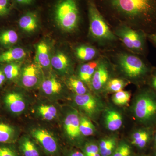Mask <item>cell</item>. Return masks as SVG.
I'll use <instances>...</instances> for the list:
<instances>
[{
  "label": "cell",
  "mask_w": 156,
  "mask_h": 156,
  "mask_svg": "<svg viewBox=\"0 0 156 156\" xmlns=\"http://www.w3.org/2000/svg\"><path fill=\"white\" fill-rule=\"evenodd\" d=\"M13 3H15L17 5H29L32 4L34 0H12Z\"/></svg>",
  "instance_id": "38"
},
{
  "label": "cell",
  "mask_w": 156,
  "mask_h": 156,
  "mask_svg": "<svg viewBox=\"0 0 156 156\" xmlns=\"http://www.w3.org/2000/svg\"><path fill=\"white\" fill-rule=\"evenodd\" d=\"M126 85V82L122 79L114 78L110 79L107 84L105 89L109 92L115 93L122 90Z\"/></svg>",
  "instance_id": "34"
},
{
  "label": "cell",
  "mask_w": 156,
  "mask_h": 156,
  "mask_svg": "<svg viewBox=\"0 0 156 156\" xmlns=\"http://www.w3.org/2000/svg\"><path fill=\"white\" fill-rule=\"evenodd\" d=\"M1 105L10 115L18 116L25 110L27 102L22 93L15 89H8L2 95Z\"/></svg>",
  "instance_id": "9"
},
{
  "label": "cell",
  "mask_w": 156,
  "mask_h": 156,
  "mask_svg": "<svg viewBox=\"0 0 156 156\" xmlns=\"http://www.w3.org/2000/svg\"><path fill=\"white\" fill-rule=\"evenodd\" d=\"M132 112L141 126L156 128V92L152 88L143 89L136 95Z\"/></svg>",
  "instance_id": "2"
},
{
  "label": "cell",
  "mask_w": 156,
  "mask_h": 156,
  "mask_svg": "<svg viewBox=\"0 0 156 156\" xmlns=\"http://www.w3.org/2000/svg\"><path fill=\"white\" fill-rule=\"evenodd\" d=\"M36 113L40 118L46 121H52L57 118L58 110L55 105L43 104L37 107Z\"/></svg>",
  "instance_id": "26"
},
{
  "label": "cell",
  "mask_w": 156,
  "mask_h": 156,
  "mask_svg": "<svg viewBox=\"0 0 156 156\" xmlns=\"http://www.w3.org/2000/svg\"><path fill=\"white\" fill-rule=\"evenodd\" d=\"M23 48L15 46L8 49H0V65L13 62H20L26 57Z\"/></svg>",
  "instance_id": "16"
},
{
  "label": "cell",
  "mask_w": 156,
  "mask_h": 156,
  "mask_svg": "<svg viewBox=\"0 0 156 156\" xmlns=\"http://www.w3.org/2000/svg\"><path fill=\"white\" fill-rule=\"evenodd\" d=\"M86 156H101L98 142L86 140L80 149Z\"/></svg>",
  "instance_id": "30"
},
{
  "label": "cell",
  "mask_w": 156,
  "mask_h": 156,
  "mask_svg": "<svg viewBox=\"0 0 156 156\" xmlns=\"http://www.w3.org/2000/svg\"><path fill=\"white\" fill-rule=\"evenodd\" d=\"M19 35L14 29L9 27L0 28V49H6L17 46Z\"/></svg>",
  "instance_id": "20"
},
{
  "label": "cell",
  "mask_w": 156,
  "mask_h": 156,
  "mask_svg": "<svg viewBox=\"0 0 156 156\" xmlns=\"http://www.w3.org/2000/svg\"><path fill=\"white\" fill-rule=\"evenodd\" d=\"M119 140L115 136H109L101 139L98 142L101 156H111L115 151Z\"/></svg>",
  "instance_id": "25"
},
{
  "label": "cell",
  "mask_w": 156,
  "mask_h": 156,
  "mask_svg": "<svg viewBox=\"0 0 156 156\" xmlns=\"http://www.w3.org/2000/svg\"><path fill=\"white\" fill-rule=\"evenodd\" d=\"M17 23L20 29L27 33L34 32L39 25L37 16L34 12H28L23 15Z\"/></svg>",
  "instance_id": "22"
},
{
  "label": "cell",
  "mask_w": 156,
  "mask_h": 156,
  "mask_svg": "<svg viewBox=\"0 0 156 156\" xmlns=\"http://www.w3.org/2000/svg\"><path fill=\"white\" fill-rule=\"evenodd\" d=\"M30 133L45 155L62 156V149L59 141L50 131L45 128H35Z\"/></svg>",
  "instance_id": "8"
},
{
  "label": "cell",
  "mask_w": 156,
  "mask_h": 156,
  "mask_svg": "<svg viewBox=\"0 0 156 156\" xmlns=\"http://www.w3.org/2000/svg\"><path fill=\"white\" fill-rule=\"evenodd\" d=\"M44 78L41 68L37 63H31L22 68L17 82L26 89H34L40 86Z\"/></svg>",
  "instance_id": "11"
},
{
  "label": "cell",
  "mask_w": 156,
  "mask_h": 156,
  "mask_svg": "<svg viewBox=\"0 0 156 156\" xmlns=\"http://www.w3.org/2000/svg\"><path fill=\"white\" fill-rule=\"evenodd\" d=\"M115 35L129 50L139 54L145 53L147 34L143 31L123 25L117 29Z\"/></svg>",
  "instance_id": "7"
},
{
  "label": "cell",
  "mask_w": 156,
  "mask_h": 156,
  "mask_svg": "<svg viewBox=\"0 0 156 156\" xmlns=\"http://www.w3.org/2000/svg\"><path fill=\"white\" fill-rule=\"evenodd\" d=\"M50 49L46 42L41 41L36 46L35 61L41 68L48 69L51 66Z\"/></svg>",
  "instance_id": "19"
},
{
  "label": "cell",
  "mask_w": 156,
  "mask_h": 156,
  "mask_svg": "<svg viewBox=\"0 0 156 156\" xmlns=\"http://www.w3.org/2000/svg\"><path fill=\"white\" fill-rule=\"evenodd\" d=\"M80 115L75 109L68 111L63 121L66 140L70 145L81 149L86 141L80 131Z\"/></svg>",
  "instance_id": "6"
},
{
  "label": "cell",
  "mask_w": 156,
  "mask_h": 156,
  "mask_svg": "<svg viewBox=\"0 0 156 156\" xmlns=\"http://www.w3.org/2000/svg\"><path fill=\"white\" fill-rule=\"evenodd\" d=\"M147 37L156 46V32L151 34H148Z\"/></svg>",
  "instance_id": "40"
},
{
  "label": "cell",
  "mask_w": 156,
  "mask_h": 156,
  "mask_svg": "<svg viewBox=\"0 0 156 156\" xmlns=\"http://www.w3.org/2000/svg\"><path fill=\"white\" fill-rule=\"evenodd\" d=\"M0 156H21L16 144L0 143Z\"/></svg>",
  "instance_id": "35"
},
{
  "label": "cell",
  "mask_w": 156,
  "mask_h": 156,
  "mask_svg": "<svg viewBox=\"0 0 156 156\" xmlns=\"http://www.w3.org/2000/svg\"><path fill=\"white\" fill-rule=\"evenodd\" d=\"M62 156H86L80 149L76 148L62 149Z\"/></svg>",
  "instance_id": "36"
},
{
  "label": "cell",
  "mask_w": 156,
  "mask_h": 156,
  "mask_svg": "<svg viewBox=\"0 0 156 156\" xmlns=\"http://www.w3.org/2000/svg\"><path fill=\"white\" fill-rule=\"evenodd\" d=\"M152 144L153 149V148H154L156 147V130H155L154 133L153 139V141H152Z\"/></svg>",
  "instance_id": "41"
},
{
  "label": "cell",
  "mask_w": 156,
  "mask_h": 156,
  "mask_svg": "<svg viewBox=\"0 0 156 156\" xmlns=\"http://www.w3.org/2000/svg\"><path fill=\"white\" fill-rule=\"evenodd\" d=\"M80 131L84 137L92 136L96 132V128L90 118L86 115H80Z\"/></svg>",
  "instance_id": "29"
},
{
  "label": "cell",
  "mask_w": 156,
  "mask_h": 156,
  "mask_svg": "<svg viewBox=\"0 0 156 156\" xmlns=\"http://www.w3.org/2000/svg\"><path fill=\"white\" fill-rule=\"evenodd\" d=\"M16 145L21 156H43L44 154L38 144L29 135L20 137Z\"/></svg>",
  "instance_id": "14"
},
{
  "label": "cell",
  "mask_w": 156,
  "mask_h": 156,
  "mask_svg": "<svg viewBox=\"0 0 156 156\" xmlns=\"http://www.w3.org/2000/svg\"><path fill=\"white\" fill-rule=\"evenodd\" d=\"M67 84L70 89L76 95H84L89 92L85 83L74 76H72L67 79Z\"/></svg>",
  "instance_id": "28"
},
{
  "label": "cell",
  "mask_w": 156,
  "mask_h": 156,
  "mask_svg": "<svg viewBox=\"0 0 156 156\" xmlns=\"http://www.w3.org/2000/svg\"><path fill=\"white\" fill-rule=\"evenodd\" d=\"M118 63L121 71L128 79L144 83L151 76V69L141 58L127 53L118 56Z\"/></svg>",
  "instance_id": "3"
},
{
  "label": "cell",
  "mask_w": 156,
  "mask_h": 156,
  "mask_svg": "<svg viewBox=\"0 0 156 156\" xmlns=\"http://www.w3.org/2000/svg\"><path fill=\"white\" fill-rule=\"evenodd\" d=\"M7 82L5 76L3 72L2 66L0 65V89L3 88Z\"/></svg>",
  "instance_id": "37"
},
{
  "label": "cell",
  "mask_w": 156,
  "mask_h": 156,
  "mask_svg": "<svg viewBox=\"0 0 156 156\" xmlns=\"http://www.w3.org/2000/svg\"><path fill=\"white\" fill-rule=\"evenodd\" d=\"M131 98V94L128 91L122 90L115 92L112 97V100L116 105L123 106L128 103Z\"/></svg>",
  "instance_id": "33"
},
{
  "label": "cell",
  "mask_w": 156,
  "mask_h": 156,
  "mask_svg": "<svg viewBox=\"0 0 156 156\" xmlns=\"http://www.w3.org/2000/svg\"><path fill=\"white\" fill-rule=\"evenodd\" d=\"M74 101L87 116L93 119L97 118L103 108L100 100L89 92L81 95H75Z\"/></svg>",
  "instance_id": "10"
},
{
  "label": "cell",
  "mask_w": 156,
  "mask_h": 156,
  "mask_svg": "<svg viewBox=\"0 0 156 156\" xmlns=\"http://www.w3.org/2000/svg\"><path fill=\"white\" fill-rule=\"evenodd\" d=\"M154 128L142 126L131 135V144L139 150H145L152 143Z\"/></svg>",
  "instance_id": "13"
},
{
  "label": "cell",
  "mask_w": 156,
  "mask_h": 156,
  "mask_svg": "<svg viewBox=\"0 0 156 156\" xmlns=\"http://www.w3.org/2000/svg\"><path fill=\"white\" fill-rule=\"evenodd\" d=\"M75 54L76 57L82 61H90L97 56V51L92 46L80 45L76 48Z\"/></svg>",
  "instance_id": "27"
},
{
  "label": "cell",
  "mask_w": 156,
  "mask_h": 156,
  "mask_svg": "<svg viewBox=\"0 0 156 156\" xmlns=\"http://www.w3.org/2000/svg\"><path fill=\"white\" fill-rule=\"evenodd\" d=\"M7 79L8 83L17 82L21 73L20 62H13L0 65Z\"/></svg>",
  "instance_id": "24"
},
{
  "label": "cell",
  "mask_w": 156,
  "mask_h": 156,
  "mask_svg": "<svg viewBox=\"0 0 156 156\" xmlns=\"http://www.w3.org/2000/svg\"><path fill=\"white\" fill-rule=\"evenodd\" d=\"M51 66L62 75L68 74L72 69V62L69 56L61 51H57L51 57Z\"/></svg>",
  "instance_id": "18"
},
{
  "label": "cell",
  "mask_w": 156,
  "mask_h": 156,
  "mask_svg": "<svg viewBox=\"0 0 156 156\" xmlns=\"http://www.w3.org/2000/svg\"><path fill=\"white\" fill-rule=\"evenodd\" d=\"M89 32L91 36L100 42H111L116 40L93 0L88 1Z\"/></svg>",
  "instance_id": "5"
},
{
  "label": "cell",
  "mask_w": 156,
  "mask_h": 156,
  "mask_svg": "<svg viewBox=\"0 0 156 156\" xmlns=\"http://www.w3.org/2000/svg\"><path fill=\"white\" fill-rule=\"evenodd\" d=\"M115 11L147 34L156 32V0H108Z\"/></svg>",
  "instance_id": "1"
},
{
  "label": "cell",
  "mask_w": 156,
  "mask_h": 156,
  "mask_svg": "<svg viewBox=\"0 0 156 156\" xmlns=\"http://www.w3.org/2000/svg\"><path fill=\"white\" fill-rule=\"evenodd\" d=\"M54 17L56 24L62 30L71 32L78 25L80 13L76 0H60L54 8Z\"/></svg>",
  "instance_id": "4"
},
{
  "label": "cell",
  "mask_w": 156,
  "mask_h": 156,
  "mask_svg": "<svg viewBox=\"0 0 156 156\" xmlns=\"http://www.w3.org/2000/svg\"><path fill=\"white\" fill-rule=\"evenodd\" d=\"M134 156H150L149 155H148L145 154H140Z\"/></svg>",
  "instance_id": "43"
},
{
  "label": "cell",
  "mask_w": 156,
  "mask_h": 156,
  "mask_svg": "<svg viewBox=\"0 0 156 156\" xmlns=\"http://www.w3.org/2000/svg\"><path fill=\"white\" fill-rule=\"evenodd\" d=\"M150 80L151 87L156 92V71L151 74Z\"/></svg>",
  "instance_id": "39"
},
{
  "label": "cell",
  "mask_w": 156,
  "mask_h": 156,
  "mask_svg": "<svg viewBox=\"0 0 156 156\" xmlns=\"http://www.w3.org/2000/svg\"><path fill=\"white\" fill-rule=\"evenodd\" d=\"M131 145L124 140L119 141L111 156H134Z\"/></svg>",
  "instance_id": "31"
},
{
  "label": "cell",
  "mask_w": 156,
  "mask_h": 156,
  "mask_svg": "<svg viewBox=\"0 0 156 156\" xmlns=\"http://www.w3.org/2000/svg\"><path fill=\"white\" fill-rule=\"evenodd\" d=\"M153 149V156H156V147Z\"/></svg>",
  "instance_id": "42"
},
{
  "label": "cell",
  "mask_w": 156,
  "mask_h": 156,
  "mask_svg": "<svg viewBox=\"0 0 156 156\" xmlns=\"http://www.w3.org/2000/svg\"><path fill=\"white\" fill-rule=\"evenodd\" d=\"M104 119L105 127L110 131H116L122 126L123 120L122 115L113 108L105 110Z\"/></svg>",
  "instance_id": "21"
},
{
  "label": "cell",
  "mask_w": 156,
  "mask_h": 156,
  "mask_svg": "<svg viewBox=\"0 0 156 156\" xmlns=\"http://www.w3.org/2000/svg\"><path fill=\"white\" fill-rule=\"evenodd\" d=\"M109 80L110 72L108 62L104 60L99 61L91 80V88L95 92H101L105 89Z\"/></svg>",
  "instance_id": "12"
},
{
  "label": "cell",
  "mask_w": 156,
  "mask_h": 156,
  "mask_svg": "<svg viewBox=\"0 0 156 156\" xmlns=\"http://www.w3.org/2000/svg\"><path fill=\"white\" fill-rule=\"evenodd\" d=\"M42 92L49 97H56L62 93L63 85L58 79L51 76L44 78L40 85Z\"/></svg>",
  "instance_id": "17"
},
{
  "label": "cell",
  "mask_w": 156,
  "mask_h": 156,
  "mask_svg": "<svg viewBox=\"0 0 156 156\" xmlns=\"http://www.w3.org/2000/svg\"><path fill=\"white\" fill-rule=\"evenodd\" d=\"M13 8L12 0H0V22L10 17Z\"/></svg>",
  "instance_id": "32"
},
{
  "label": "cell",
  "mask_w": 156,
  "mask_h": 156,
  "mask_svg": "<svg viewBox=\"0 0 156 156\" xmlns=\"http://www.w3.org/2000/svg\"><path fill=\"white\" fill-rule=\"evenodd\" d=\"M1 108H2V105H1V101H0V109H1Z\"/></svg>",
  "instance_id": "44"
},
{
  "label": "cell",
  "mask_w": 156,
  "mask_h": 156,
  "mask_svg": "<svg viewBox=\"0 0 156 156\" xmlns=\"http://www.w3.org/2000/svg\"><path fill=\"white\" fill-rule=\"evenodd\" d=\"M99 61L89 62L80 67L78 72V78L84 83L90 85L92 77Z\"/></svg>",
  "instance_id": "23"
},
{
  "label": "cell",
  "mask_w": 156,
  "mask_h": 156,
  "mask_svg": "<svg viewBox=\"0 0 156 156\" xmlns=\"http://www.w3.org/2000/svg\"><path fill=\"white\" fill-rule=\"evenodd\" d=\"M19 132L16 126L5 119L0 118V143H17Z\"/></svg>",
  "instance_id": "15"
}]
</instances>
